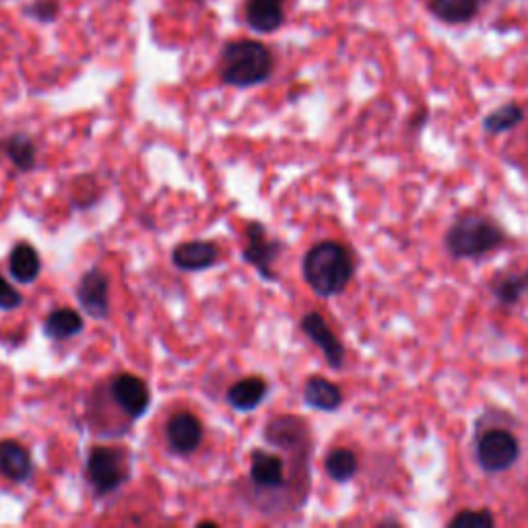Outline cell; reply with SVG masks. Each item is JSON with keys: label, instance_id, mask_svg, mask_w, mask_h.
I'll list each match as a JSON object with an SVG mask.
<instances>
[{"label": "cell", "instance_id": "1", "mask_svg": "<svg viewBox=\"0 0 528 528\" xmlns=\"http://www.w3.org/2000/svg\"><path fill=\"white\" fill-rule=\"evenodd\" d=\"M355 262L351 252L339 242H320L302 260V275L310 289L320 297L341 295L351 283Z\"/></svg>", "mask_w": 528, "mask_h": 528}, {"label": "cell", "instance_id": "2", "mask_svg": "<svg viewBox=\"0 0 528 528\" xmlns=\"http://www.w3.org/2000/svg\"><path fill=\"white\" fill-rule=\"evenodd\" d=\"M275 71L273 52L256 40H231L219 54V77L225 85L248 89L267 83Z\"/></svg>", "mask_w": 528, "mask_h": 528}, {"label": "cell", "instance_id": "3", "mask_svg": "<svg viewBox=\"0 0 528 528\" xmlns=\"http://www.w3.org/2000/svg\"><path fill=\"white\" fill-rule=\"evenodd\" d=\"M508 242L500 223L485 215H460L446 231L444 246L452 258H479L493 250H500Z\"/></svg>", "mask_w": 528, "mask_h": 528}, {"label": "cell", "instance_id": "4", "mask_svg": "<svg viewBox=\"0 0 528 528\" xmlns=\"http://www.w3.org/2000/svg\"><path fill=\"white\" fill-rule=\"evenodd\" d=\"M85 477L97 495L116 493L130 479V456L124 448L95 446L87 454Z\"/></svg>", "mask_w": 528, "mask_h": 528}, {"label": "cell", "instance_id": "5", "mask_svg": "<svg viewBox=\"0 0 528 528\" xmlns=\"http://www.w3.org/2000/svg\"><path fill=\"white\" fill-rule=\"evenodd\" d=\"M475 456L485 473H506L520 458V442L508 429L491 427L477 436Z\"/></svg>", "mask_w": 528, "mask_h": 528}, {"label": "cell", "instance_id": "6", "mask_svg": "<svg viewBox=\"0 0 528 528\" xmlns=\"http://www.w3.org/2000/svg\"><path fill=\"white\" fill-rule=\"evenodd\" d=\"M281 252V242L271 240L267 227L260 221H252L246 227V246L242 250V258L252 264L258 275L267 281H277V273L273 264Z\"/></svg>", "mask_w": 528, "mask_h": 528}, {"label": "cell", "instance_id": "7", "mask_svg": "<svg viewBox=\"0 0 528 528\" xmlns=\"http://www.w3.org/2000/svg\"><path fill=\"white\" fill-rule=\"evenodd\" d=\"M110 394L128 419H141L149 411L151 390L147 382L135 374L114 376L110 382Z\"/></svg>", "mask_w": 528, "mask_h": 528}, {"label": "cell", "instance_id": "8", "mask_svg": "<svg viewBox=\"0 0 528 528\" xmlns=\"http://www.w3.org/2000/svg\"><path fill=\"white\" fill-rule=\"evenodd\" d=\"M205 438V427L196 415L182 411L176 413L168 419V425H165V440H168V446L174 454L178 456H188L201 448Z\"/></svg>", "mask_w": 528, "mask_h": 528}, {"label": "cell", "instance_id": "9", "mask_svg": "<svg viewBox=\"0 0 528 528\" xmlns=\"http://www.w3.org/2000/svg\"><path fill=\"white\" fill-rule=\"evenodd\" d=\"M77 300L85 314L95 320H106L110 316V279L104 271L89 269L79 285H77Z\"/></svg>", "mask_w": 528, "mask_h": 528}, {"label": "cell", "instance_id": "10", "mask_svg": "<svg viewBox=\"0 0 528 528\" xmlns=\"http://www.w3.org/2000/svg\"><path fill=\"white\" fill-rule=\"evenodd\" d=\"M300 326L304 330V335L324 353V359H326L328 366L333 370H341L343 363H345V347L337 339L333 330H330V326L326 324L322 314L308 312L302 318Z\"/></svg>", "mask_w": 528, "mask_h": 528}, {"label": "cell", "instance_id": "11", "mask_svg": "<svg viewBox=\"0 0 528 528\" xmlns=\"http://www.w3.org/2000/svg\"><path fill=\"white\" fill-rule=\"evenodd\" d=\"M219 260V248L207 240H192L178 244L172 252L174 267L186 273H198L215 267Z\"/></svg>", "mask_w": 528, "mask_h": 528}, {"label": "cell", "instance_id": "12", "mask_svg": "<svg viewBox=\"0 0 528 528\" xmlns=\"http://www.w3.org/2000/svg\"><path fill=\"white\" fill-rule=\"evenodd\" d=\"M250 481L262 489H281L287 485L285 462L281 456L262 448L250 454Z\"/></svg>", "mask_w": 528, "mask_h": 528}, {"label": "cell", "instance_id": "13", "mask_svg": "<svg viewBox=\"0 0 528 528\" xmlns=\"http://www.w3.org/2000/svg\"><path fill=\"white\" fill-rule=\"evenodd\" d=\"M29 450L17 440H0V475L11 483H27L33 477Z\"/></svg>", "mask_w": 528, "mask_h": 528}, {"label": "cell", "instance_id": "14", "mask_svg": "<svg viewBox=\"0 0 528 528\" xmlns=\"http://www.w3.org/2000/svg\"><path fill=\"white\" fill-rule=\"evenodd\" d=\"M246 23L258 33H273L285 23V0H246Z\"/></svg>", "mask_w": 528, "mask_h": 528}, {"label": "cell", "instance_id": "15", "mask_svg": "<svg viewBox=\"0 0 528 528\" xmlns=\"http://www.w3.org/2000/svg\"><path fill=\"white\" fill-rule=\"evenodd\" d=\"M267 394H269L267 382H264L260 376H248L229 386L225 401L229 403L231 409H236L240 413H250L262 405V401L267 399Z\"/></svg>", "mask_w": 528, "mask_h": 528}, {"label": "cell", "instance_id": "16", "mask_svg": "<svg viewBox=\"0 0 528 528\" xmlns=\"http://www.w3.org/2000/svg\"><path fill=\"white\" fill-rule=\"evenodd\" d=\"M306 438H308L306 423L300 417H289V415L277 417L267 425V429H264V440L283 450L302 446Z\"/></svg>", "mask_w": 528, "mask_h": 528}, {"label": "cell", "instance_id": "17", "mask_svg": "<svg viewBox=\"0 0 528 528\" xmlns=\"http://www.w3.org/2000/svg\"><path fill=\"white\" fill-rule=\"evenodd\" d=\"M304 401L316 411L333 413L343 405V390L322 376H312L304 386Z\"/></svg>", "mask_w": 528, "mask_h": 528}, {"label": "cell", "instance_id": "18", "mask_svg": "<svg viewBox=\"0 0 528 528\" xmlns=\"http://www.w3.org/2000/svg\"><path fill=\"white\" fill-rule=\"evenodd\" d=\"M481 0H429L427 11L440 23L467 25L479 15Z\"/></svg>", "mask_w": 528, "mask_h": 528}, {"label": "cell", "instance_id": "19", "mask_svg": "<svg viewBox=\"0 0 528 528\" xmlns=\"http://www.w3.org/2000/svg\"><path fill=\"white\" fill-rule=\"evenodd\" d=\"M9 273L19 283H33L42 273V260L38 250L29 242H19L9 256Z\"/></svg>", "mask_w": 528, "mask_h": 528}, {"label": "cell", "instance_id": "20", "mask_svg": "<svg viewBox=\"0 0 528 528\" xmlns=\"http://www.w3.org/2000/svg\"><path fill=\"white\" fill-rule=\"evenodd\" d=\"M85 320L73 308H58L44 320V335L52 341H66L83 333Z\"/></svg>", "mask_w": 528, "mask_h": 528}, {"label": "cell", "instance_id": "21", "mask_svg": "<svg viewBox=\"0 0 528 528\" xmlns=\"http://www.w3.org/2000/svg\"><path fill=\"white\" fill-rule=\"evenodd\" d=\"M0 149H3L7 159L15 165L19 172H31L33 168H36L38 151L25 132H15V135L0 141Z\"/></svg>", "mask_w": 528, "mask_h": 528}, {"label": "cell", "instance_id": "22", "mask_svg": "<svg viewBox=\"0 0 528 528\" xmlns=\"http://www.w3.org/2000/svg\"><path fill=\"white\" fill-rule=\"evenodd\" d=\"M324 469H326V475L333 481L347 483L357 475L359 462H357V456L353 450L335 448L333 452H328V456L324 460Z\"/></svg>", "mask_w": 528, "mask_h": 528}, {"label": "cell", "instance_id": "23", "mask_svg": "<svg viewBox=\"0 0 528 528\" xmlns=\"http://www.w3.org/2000/svg\"><path fill=\"white\" fill-rule=\"evenodd\" d=\"M524 108L518 104H504L498 110H493L483 120V130L489 135H504L508 130H514L524 120Z\"/></svg>", "mask_w": 528, "mask_h": 528}, {"label": "cell", "instance_id": "24", "mask_svg": "<svg viewBox=\"0 0 528 528\" xmlns=\"http://www.w3.org/2000/svg\"><path fill=\"white\" fill-rule=\"evenodd\" d=\"M528 291V277L524 275H510L502 281H498L493 285V295L498 297V302H502L504 306H516L522 295Z\"/></svg>", "mask_w": 528, "mask_h": 528}, {"label": "cell", "instance_id": "25", "mask_svg": "<svg viewBox=\"0 0 528 528\" xmlns=\"http://www.w3.org/2000/svg\"><path fill=\"white\" fill-rule=\"evenodd\" d=\"M495 524L493 514L483 508V510H460L450 522V528H491Z\"/></svg>", "mask_w": 528, "mask_h": 528}, {"label": "cell", "instance_id": "26", "mask_svg": "<svg viewBox=\"0 0 528 528\" xmlns=\"http://www.w3.org/2000/svg\"><path fill=\"white\" fill-rule=\"evenodd\" d=\"M23 13L38 23H52L60 13V0H31Z\"/></svg>", "mask_w": 528, "mask_h": 528}, {"label": "cell", "instance_id": "27", "mask_svg": "<svg viewBox=\"0 0 528 528\" xmlns=\"http://www.w3.org/2000/svg\"><path fill=\"white\" fill-rule=\"evenodd\" d=\"M21 306H23V295L3 275H0V310L11 312Z\"/></svg>", "mask_w": 528, "mask_h": 528}, {"label": "cell", "instance_id": "28", "mask_svg": "<svg viewBox=\"0 0 528 528\" xmlns=\"http://www.w3.org/2000/svg\"><path fill=\"white\" fill-rule=\"evenodd\" d=\"M198 526H217V522H198Z\"/></svg>", "mask_w": 528, "mask_h": 528}, {"label": "cell", "instance_id": "29", "mask_svg": "<svg viewBox=\"0 0 528 528\" xmlns=\"http://www.w3.org/2000/svg\"><path fill=\"white\" fill-rule=\"evenodd\" d=\"M192 3H198V5H203V3H205V0H192Z\"/></svg>", "mask_w": 528, "mask_h": 528}, {"label": "cell", "instance_id": "30", "mask_svg": "<svg viewBox=\"0 0 528 528\" xmlns=\"http://www.w3.org/2000/svg\"><path fill=\"white\" fill-rule=\"evenodd\" d=\"M526 277H528V271H526Z\"/></svg>", "mask_w": 528, "mask_h": 528}]
</instances>
